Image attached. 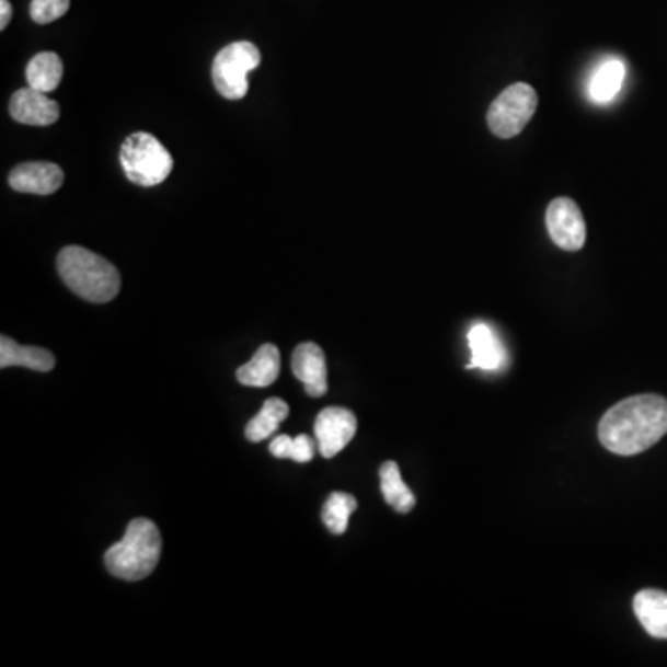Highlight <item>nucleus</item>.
I'll return each mask as SVG.
<instances>
[{"label": "nucleus", "mask_w": 667, "mask_h": 667, "mask_svg": "<svg viewBox=\"0 0 667 667\" xmlns=\"http://www.w3.org/2000/svg\"><path fill=\"white\" fill-rule=\"evenodd\" d=\"M58 273L72 294L84 301L104 304L117 297L120 289L119 271L99 254L84 246H66L58 254Z\"/></svg>", "instance_id": "obj_2"}, {"label": "nucleus", "mask_w": 667, "mask_h": 667, "mask_svg": "<svg viewBox=\"0 0 667 667\" xmlns=\"http://www.w3.org/2000/svg\"><path fill=\"white\" fill-rule=\"evenodd\" d=\"M162 554V536L151 519L138 517L130 521L123 540L104 554V562L114 577L123 580H141L149 577Z\"/></svg>", "instance_id": "obj_3"}, {"label": "nucleus", "mask_w": 667, "mask_h": 667, "mask_svg": "<svg viewBox=\"0 0 667 667\" xmlns=\"http://www.w3.org/2000/svg\"><path fill=\"white\" fill-rule=\"evenodd\" d=\"M469 349H471V361L468 369H482V371H499L505 367L508 356L497 334L484 325L473 326L468 334Z\"/></svg>", "instance_id": "obj_12"}, {"label": "nucleus", "mask_w": 667, "mask_h": 667, "mask_svg": "<svg viewBox=\"0 0 667 667\" xmlns=\"http://www.w3.org/2000/svg\"><path fill=\"white\" fill-rule=\"evenodd\" d=\"M28 367L39 373L53 371L56 366V358L53 353L42 347H28V345H19L13 342L12 337H0V367Z\"/></svg>", "instance_id": "obj_15"}, {"label": "nucleus", "mask_w": 667, "mask_h": 667, "mask_svg": "<svg viewBox=\"0 0 667 667\" xmlns=\"http://www.w3.org/2000/svg\"><path fill=\"white\" fill-rule=\"evenodd\" d=\"M358 501L349 493H332L323 506V521L332 534H343L349 527L350 514L356 510Z\"/></svg>", "instance_id": "obj_20"}, {"label": "nucleus", "mask_w": 667, "mask_h": 667, "mask_svg": "<svg viewBox=\"0 0 667 667\" xmlns=\"http://www.w3.org/2000/svg\"><path fill=\"white\" fill-rule=\"evenodd\" d=\"M262 61L258 47L251 42L230 43L221 48L211 66L216 90L229 101H240L249 91V72Z\"/></svg>", "instance_id": "obj_5"}, {"label": "nucleus", "mask_w": 667, "mask_h": 667, "mask_svg": "<svg viewBox=\"0 0 667 667\" xmlns=\"http://www.w3.org/2000/svg\"><path fill=\"white\" fill-rule=\"evenodd\" d=\"M291 369L297 379L304 384L310 398H323L329 390V373L323 349L315 343H301L291 358Z\"/></svg>", "instance_id": "obj_10"}, {"label": "nucleus", "mask_w": 667, "mask_h": 667, "mask_svg": "<svg viewBox=\"0 0 667 667\" xmlns=\"http://www.w3.org/2000/svg\"><path fill=\"white\" fill-rule=\"evenodd\" d=\"M71 8V0H32L31 18L37 24H48L64 18Z\"/></svg>", "instance_id": "obj_22"}, {"label": "nucleus", "mask_w": 667, "mask_h": 667, "mask_svg": "<svg viewBox=\"0 0 667 667\" xmlns=\"http://www.w3.org/2000/svg\"><path fill=\"white\" fill-rule=\"evenodd\" d=\"M634 612L645 631L658 640H667V594L660 589H642L634 597Z\"/></svg>", "instance_id": "obj_14"}, {"label": "nucleus", "mask_w": 667, "mask_h": 667, "mask_svg": "<svg viewBox=\"0 0 667 667\" xmlns=\"http://www.w3.org/2000/svg\"><path fill=\"white\" fill-rule=\"evenodd\" d=\"M666 434L667 399L653 393L621 401L599 423L601 444L621 457L647 451Z\"/></svg>", "instance_id": "obj_1"}, {"label": "nucleus", "mask_w": 667, "mask_h": 667, "mask_svg": "<svg viewBox=\"0 0 667 667\" xmlns=\"http://www.w3.org/2000/svg\"><path fill=\"white\" fill-rule=\"evenodd\" d=\"M545 222L554 245L572 253L583 249L586 241V221L575 200L567 197L554 199L549 205Z\"/></svg>", "instance_id": "obj_7"}, {"label": "nucleus", "mask_w": 667, "mask_h": 667, "mask_svg": "<svg viewBox=\"0 0 667 667\" xmlns=\"http://www.w3.org/2000/svg\"><path fill=\"white\" fill-rule=\"evenodd\" d=\"M289 415V406L284 399L271 398L265 401L258 414L246 423L245 438L249 441H262L277 433L280 423Z\"/></svg>", "instance_id": "obj_17"}, {"label": "nucleus", "mask_w": 667, "mask_h": 667, "mask_svg": "<svg viewBox=\"0 0 667 667\" xmlns=\"http://www.w3.org/2000/svg\"><path fill=\"white\" fill-rule=\"evenodd\" d=\"M358 422L350 410L329 406L319 412L315 419V441L319 452L325 458H334L355 438Z\"/></svg>", "instance_id": "obj_8"}, {"label": "nucleus", "mask_w": 667, "mask_h": 667, "mask_svg": "<svg viewBox=\"0 0 667 667\" xmlns=\"http://www.w3.org/2000/svg\"><path fill=\"white\" fill-rule=\"evenodd\" d=\"M12 21V4L8 0H0V31H4Z\"/></svg>", "instance_id": "obj_23"}, {"label": "nucleus", "mask_w": 667, "mask_h": 667, "mask_svg": "<svg viewBox=\"0 0 667 667\" xmlns=\"http://www.w3.org/2000/svg\"><path fill=\"white\" fill-rule=\"evenodd\" d=\"M119 160L128 181L138 186H158L173 171L171 152L160 139L147 133L128 136L120 145Z\"/></svg>", "instance_id": "obj_4"}, {"label": "nucleus", "mask_w": 667, "mask_h": 667, "mask_svg": "<svg viewBox=\"0 0 667 667\" xmlns=\"http://www.w3.org/2000/svg\"><path fill=\"white\" fill-rule=\"evenodd\" d=\"M380 487L384 493L388 505L399 514H409L415 506L414 493L404 484L401 469L395 462H384L380 465Z\"/></svg>", "instance_id": "obj_19"}, {"label": "nucleus", "mask_w": 667, "mask_h": 667, "mask_svg": "<svg viewBox=\"0 0 667 667\" xmlns=\"http://www.w3.org/2000/svg\"><path fill=\"white\" fill-rule=\"evenodd\" d=\"M538 108V93L525 82L506 88L487 110V127L497 138H516L524 133Z\"/></svg>", "instance_id": "obj_6"}, {"label": "nucleus", "mask_w": 667, "mask_h": 667, "mask_svg": "<svg viewBox=\"0 0 667 667\" xmlns=\"http://www.w3.org/2000/svg\"><path fill=\"white\" fill-rule=\"evenodd\" d=\"M10 114L13 119L23 125L32 127H48L60 117V106L53 99H48L47 93L34 90V88H23L15 91L10 101Z\"/></svg>", "instance_id": "obj_9"}, {"label": "nucleus", "mask_w": 667, "mask_h": 667, "mask_svg": "<svg viewBox=\"0 0 667 667\" xmlns=\"http://www.w3.org/2000/svg\"><path fill=\"white\" fill-rule=\"evenodd\" d=\"M315 445L318 441H313L307 434H301L297 438H289L283 434V436L271 439L269 451L273 457L289 458L294 462L307 463L315 455Z\"/></svg>", "instance_id": "obj_21"}, {"label": "nucleus", "mask_w": 667, "mask_h": 667, "mask_svg": "<svg viewBox=\"0 0 667 667\" xmlns=\"http://www.w3.org/2000/svg\"><path fill=\"white\" fill-rule=\"evenodd\" d=\"M8 182L19 193L50 195L64 184V171L50 162L21 163L10 173Z\"/></svg>", "instance_id": "obj_11"}, {"label": "nucleus", "mask_w": 667, "mask_h": 667, "mask_svg": "<svg viewBox=\"0 0 667 667\" xmlns=\"http://www.w3.org/2000/svg\"><path fill=\"white\" fill-rule=\"evenodd\" d=\"M280 373V353L277 345L265 343L262 345L253 358L243 364L235 371V377L243 386H253V388H267L278 379Z\"/></svg>", "instance_id": "obj_13"}, {"label": "nucleus", "mask_w": 667, "mask_h": 667, "mask_svg": "<svg viewBox=\"0 0 667 667\" xmlns=\"http://www.w3.org/2000/svg\"><path fill=\"white\" fill-rule=\"evenodd\" d=\"M64 77V64L61 58L55 53H39L32 58L26 67V82L34 90L50 93L60 85Z\"/></svg>", "instance_id": "obj_18"}, {"label": "nucleus", "mask_w": 667, "mask_h": 667, "mask_svg": "<svg viewBox=\"0 0 667 667\" xmlns=\"http://www.w3.org/2000/svg\"><path fill=\"white\" fill-rule=\"evenodd\" d=\"M625 80V66L618 58L602 61L589 80L588 93L597 104H607L618 95Z\"/></svg>", "instance_id": "obj_16"}]
</instances>
